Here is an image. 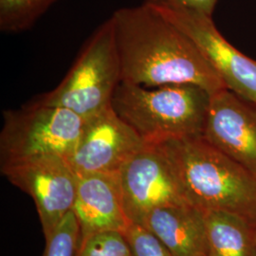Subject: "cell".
I'll return each mask as SVG.
<instances>
[{
    "label": "cell",
    "instance_id": "obj_17",
    "mask_svg": "<svg viewBox=\"0 0 256 256\" xmlns=\"http://www.w3.org/2000/svg\"><path fill=\"white\" fill-rule=\"evenodd\" d=\"M124 234L131 256H173L152 232L142 226L131 223Z\"/></svg>",
    "mask_w": 256,
    "mask_h": 256
},
{
    "label": "cell",
    "instance_id": "obj_15",
    "mask_svg": "<svg viewBox=\"0 0 256 256\" xmlns=\"http://www.w3.org/2000/svg\"><path fill=\"white\" fill-rule=\"evenodd\" d=\"M82 243V234L74 210L68 212L46 239L43 256H78Z\"/></svg>",
    "mask_w": 256,
    "mask_h": 256
},
{
    "label": "cell",
    "instance_id": "obj_18",
    "mask_svg": "<svg viewBox=\"0 0 256 256\" xmlns=\"http://www.w3.org/2000/svg\"><path fill=\"white\" fill-rule=\"evenodd\" d=\"M218 1V0H144V2L150 4L174 5L196 10L209 16H212Z\"/></svg>",
    "mask_w": 256,
    "mask_h": 256
},
{
    "label": "cell",
    "instance_id": "obj_16",
    "mask_svg": "<svg viewBox=\"0 0 256 256\" xmlns=\"http://www.w3.org/2000/svg\"><path fill=\"white\" fill-rule=\"evenodd\" d=\"M78 256H131L122 232H104L82 239Z\"/></svg>",
    "mask_w": 256,
    "mask_h": 256
},
{
    "label": "cell",
    "instance_id": "obj_4",
    "mask_svg": "<svg viewBox=\"0 0 256 256\" xmlns=\"http://www.w3.org/2000/svg\"><path fill=\"white\" fill-rule=\"evenodd\" d=\"M120 82L119 52L110 16L84 43L61 82L32 101L66 108L88 119L111 104Z\"/></svg>",
    "mask_w": 256,
    "mask_h": 256
},
{
    "label": "cell",
    "instance_id": "obj_2",
    "mask_svg": "<svg viewBox=\"0 0 256 256\" xmlns=\"http://www.w3.org/2000/svg\"><path fill=\"white\" fill-rule=\"evenodd\" d=\"M160 144L173 165L187 203L203 214L225 212L256 226V178L203 136Z\"/></svg>",
    "mask_w": 256,
    "mask_h": 256
},
{
    "label": "cell",
    "instance_id": "obj_1",
    "mask_svg": "<svg viewBox=\"0 0 256 256\" xmlns=\"http://www.w3.org/2000/svg\"><path fill=\"white\" fill-rule=\"evenodd\" d=\"M111 18L122 82L148 88L194 84L210 94L227 88L192 40L150 4L116 10Z\"/></svg>",
    "mask_w": 256,
    "mask_h": 256
},
{
    "label": "cell",
    "instance_id": "obj_8",
    "mask_svg": "<svg viewBox=\"0 0 256 256\" xmlns=\"http://www.w3.org/2000/svg\"><path fill=\"white\" fill-rule=\"evenodd\" d=\"M128 220L144 226L153 210L187 203L173 165L160 144H146L120 171ZM189 204V203H188Z\"/></svg>",
    "mask_w": 256,
    "mask_h": 256
},
{
    "label": "cell",
    "instance_id": "obj_12",
    "mask_svg": "<svg viewBox=\"0 0 256 256\" xmlns=\"http://www.w3.org/2000/svg\"><path fill=\"white\" fill-rule=\"evenodd\" d=\"M173 256H208L204 214L188 203L152 210L142 226Z\"/></svg>",
    "mask_w": 256,
    "mask_h": 256
},
{
    "label": "cell",
    "instance_id": "obj_6",
    "mask_svg": "<svg viewBox=\"0 0 256 256\" xmlns=\"http://www.w3.org/2000/svg\"><path fill=\"white\" fill-rule=\"evenodd\" d=\"M150 5L192 40L228 90L256 104V61L222 36L212 16L180 6Z\"/></svg>",
    "mask_w": 256,
    "mask_h": 256
},
{
    "label": "cell",
    "instance_id": "obj_19",
    "mask_svg": "<svg viewBox=\"0 0 256 256\" xmlns=\"http://www.w3.org/2000/svg\"></svg>",
    "mask_w": 256,
    "mask_h": 256
},
{
    "label": "cell",
    "instance_id": "obj_10",
    "mask_svg": "<svg viewBox=\"0 0 256 256\" xmlns=\"http://www.w3.org/2000/svg\"><path fill=\"white\" fill-rule=\"evenodd\" d=\"M203 137L256 178V104L223 88L210 94Z\"/></svg>",
    "mask_w": 256,
    "mask_h": 256
},
{
    "label": "cell",
    "instance_id": "obj_11",
    "mask_svg": "<svg viewBox=\"0 0 256 256\" xmlns=\"http://www.w3.org/2000/svg\"><path fill=\"white\" fill-rule=\"evenodd\" d=\"M72 210L82 239L104 232L124 234L131 222L124 210L120 172L77 174Z\"/></svg>",
    "mask_w": 256,
    "mask_h": 256
},
{
    "label": "cell",
    "instance_id": "obj_7",
    "mask_svg": "<svg viewBox=\"0 0 256 256\" xmlns=\"http://www.w3.org/2000/svg\"><path fill=\"white\" fill-rule=\"evenodd\" d=\"M0 167L10 182L32 198L45 238H50L74 209L77 174L68 160L46 156Z\"/></svg>",
    "mask_w": 256,
    "mask_h": 256
},
{
    "label": "cell",
    "instance_id": "obj_14",
    "mask_svg": "<svg viewBox=\"0 0 256 256\" xmlns=\"http://www.w3.org/2000/svg\"><path fill=\"white\" fill-rule=\"evenodd\" d=\"M58 0H0V30L20 32L32 27Z\"/></svg>",
    "mask_w": 256,
    "mask_h": 256
},
{
    "label": "cell",
    "instance_id": "obj_5",
    "mask_svg": "<svg viewBox=\"0 0 256 256\" xmlns=\"http://www.w3.org/2000/svg\"><path fill=\"white\" fill-rule=\"evenodd\" d=\"M84 119L62 106L28 102L3 112L0 165L46 156L68 158L81 137Z\"/></svg>",
    "mask_w": 256,
    "mask_h": 256
},
{
    "label": "cell",
    "instance_id": "obj_3",
    "mask_svg": "<svg viewBox=\"0 0 256 256\" xmlns=\"http://www.w3.org/2000/svg\"><path fill=\"white\" fill-rule=\"evenodd\" d=\"M210 93L194 84L148 88L120 82L111 106L146 144L202 136Z\"/></svg>",
    "mask_w": 256,
    "mask_h": 256
},
{
    "label": "cell",
    "instance_id": "obj_9",
    "mask_svg": "<svg viewBox=\"0 0 256 256\" xmlns=\"http://www.w3.org/2000/svg\"><path fill=\"white\" fill-rule=\"evenodd\" d=\"M146 144L110 104L84 119L82 135L66 160L76 174L118 173Z\"/></svg>",
    "mask_w": 256,
    "mask_h": 256
},
{
    "label": "cell",
    "instance_id": "obj_13",
    "mask_svg": "<svg viewBox=\"0 0 256 256\" xmlns=\"http://www.w3.org/2000/svg\"><path fill=\"white\" fill-rule=\"evenodd\" d=\"M208 256H256V226L225 212L204 214Z\"/></svg>",
    "mask_w": 256,
    "mask_h": 256
}]
</instances>
